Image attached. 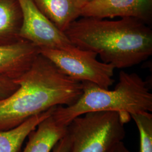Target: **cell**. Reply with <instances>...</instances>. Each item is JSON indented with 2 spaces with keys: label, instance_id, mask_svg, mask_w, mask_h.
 Here are the masks:
<instances>
[{
  "label": "cell",
  "instance_id": "52a82bcc",
  "mask_svg": "<svg viewBox=\"0 0 152 152\" xmlns=\"http://www.w3.org/2000/svg\"><path fill=\"white\" fill-rule=\"evenodd\" d=\"M152 14V0H93L82 8L81 16L134 18L148 24Z\"/></svg>",
  "mask_w": 152,
  "mask_h": 152
},
{
  "label": "cell",
  "instance_id": "e0dca14e",
  "mask_svg": "<svg viewBox=\"0 0 152 152\" xmlns=\"http://www.w3.org/2000/svg\"><path fill=\"white\" fill-rule=\"evenodd\" d=\"M77 5L79 6L81 8H82L84 6L87 5L89 2H91L93 0H75Z\"/></svg>",
  "mask_w": 152,
  "mask_h": 152
},
{
  "label": "cell",
  "instance_id": "9c48e42d",
  "mask_svg": "<svg viewBox=\"0 0 152 152\" xmlns=\"http://www.w3.org/2000/svg\"><path fill=\"white\" fill-rule=\"evenodd\" d=\"M53 112L38 124L36 130L29 133L27 144L22 152H50L66 135L68 126L56 120Z\"/></svg>",
  "mask_w": 152,
  "mask_h": 152
},
{
  "label": "cell",
  "instance_id": "4fadbf2b",
  "mask_svg": "<svg viewBox=\"0 0 152 152\" xmlns=\"http://www.w3.org/2000/svg\"><path fill=\"white\" fill-rule=\"evenodd\" d=\"M130 117L139 132V152H152V114L150 112H141L131 114Z\"/></svg>",
  "mask_w": 152,
  "mask_h": 152
},
{
  "label": "cell",
  "instance_id": "6da1fadb",
  "mask_svg": "<svg viewBox=\"0 0 152 152\" xmlns=\"http://www.w3.org/2000/svg\"><path fill=\"white\" fill-rule=\"evenodd\" d=\"M15 80L18 89L0 100V131L12 129L55 107L71 105L83 92L82 82L66 76L41 54Z\"/></svg>",
  "mask_w": 152,
  "mask_h": 152
},
{
  "label": "cell",
  "instance_id": "9a60e30c",
  "mask_svg": "<svg viewBox=\"0 0 152 152\" xmlns=\"http://www.w3.org/2000/svg\"><path fill=\"white\" fill-rule=\"evenodd\" d=\"M70 145V140L66 134V135L55 145L53 149V152H69Z\"/></svg>",
  "mask_w": 152,
  "mask_h": 152
},
{
  "label": "cell",
  "instance_id": "5b68a950",
  "mask_svg": "<svg viewBox=\"0 0 152 152\" xmlns=\"http://www.w3.org/2000/svg\"><path fill=\"white\" fill-rule=\"evenodd\" d=\"M39 52L76 81L91 82L105 89H109L114 82V66L99 61L96 59L98 55L91 51L80 49L76 52H69L40 48Z\"/></svg>",
  "mask_w": 152,
  "mask_h": 152
},
{
  "label": "cell",
  "instance_id": "277c9868",
  "mask_svg": "<svg viewBox=\"0 0 152 152\" xmlns=\"http://www.w3.org/2000/svg\"><path fill=\"white\" fill-rule=\"evenodd\" d=\"M131 118L125 112L97 111L86 113L67 127L69 152H108L125 138V124Z\"/></svg>",
  "mask_w": 152,
  "mask_h": 152
},
{
  "label": "cell",
  "instance_id": "7c38bea8",
  "mask_svg": "<svg viewBox=\"0 0 152 152\" xmlns=\"http://www.w3.org/2000/svg\"><path fill=\"white\" fill-rule=\"evenodd\" d=\"M55 107L31 117L12 129L0 131V152H19L23 142L29 133L53 112Z\"/></svg>",
  "mask_w": 152,
  "mask_h": 152
},
{
  "label": "cell",
  "instance_id": "8fae6325",
  "mask_svg": "<svg viewBox=\"0 0 152 152\" xmlns=\"http://www.w3.org/2000/svg\"><path fill=\"white\" fill-rule=\"evenodd\" d=\"M23 14L19 0H0V46L15 44L20 39Z\"/></svg>",
  "mask_w": 152,
  "mask_h": 152
},
{
  "label": "cell",
  "instance_id": "7a4b0ae2",
  "mask_svg": "<svg viewBox=\"0 0 152 152\" xmlns=\"http://www.w3.org/2000/svg\"><path fill=\"white\" fill-rule=\"evenodd\" d=\"M64 33L77 48L95 53L115 68L137 65L152 54V29L134 18L110 20L82 17Z\"/></svg>",
  "mask_w": 152,
  "mask_h": 152
},
{
  "label": "cell",
  "instance_id": "ba28073f",
  "mask_svg": "<svg viewBox=\"0 0 152 152\" xmlns=\"http://www.w3.org/2000/svg\"><path fill=\"white\" fill-rule=\"evenodd\" d=\"M39 54L38 48L23 39L15 44L0 46V76L18 78L28 70Z\"/></svg>",
  "mask_w": 152,
  "mask_h": 152
},
{
  "label": "cell",
  "instance_id": "3957f363",
  "mask_svg": "<svg viewBox=\"0 0 152 152\" xmlns=\"http://www.w3.org/2000/svg\"><path fill=\"white\" fill-rule=\"evenodd\" d=\"M83 83V92L76 102L68 106H57L53 114L68 125L76 117L91 112L113 111L130 115L152 112V94L147 82L135 73L121 71L119 81L110 90L88 82Z\"/></svg>",
  "mask_w": 152,
  "mask_h": 152
},
{
  "label": "cell",
  "instance_id": "8992f818",
  "mask_svg": "<svg viewBox=\"0 0 152 152\" xmlns=\"http://www.w3.org/2000/svg\"><path fill=\"white\" fill-rule=\"evenodd\" d=\"M19 2L23 14L20 38L39 49H57L69 52H76L80 49L38 10L32 0H19Z\"/></svg>",
  "mask_w": 152,
  "mask_h": 152
},
{
  "label": "cell",
  "instance_id": "2e32d148",
  "mask_svg": "<svg viewBox=\"0 0 152 152\" xmlns=\"http://www.w3.org/2000/svg\"><path fill=\"white\" fill-rule=\"evenodd\" d=\"M108 152H132L125 146L123 141H121L115 145Z\"/></svg>",
  "mask_w": 152,
  "mask_h": 152
},
{
  "label": "cell",
  "instance_id": "30bf717a",
  "mask_svg": "<svg viewBox=\"0 0 152 152\" xmlns=\"http://www.w3.org/2000/svg\"><path fill=\"white\" fill-rule=\"evenodd\" d=\"M38 10L61 32L81 16V8L75 0H32Z\"/></svg>",
  "mask_w": 152,
  "mask_h": 152
},
{
  "label": "cell",
  "instance_id": "5bb4252c",
  "mask_svg": "<svg viewBox=\"0 0 152 152\" xmlns=\"http://www.w3.org/2000/svg\"><path fill=\"white\" fill-rule=\"evenodd\" d=\"M19 87L15 80L0 76V100L10 96Z\"/></svg>",
  "mask_w": 152,
  "mask_h": 152
}]
</instances>
